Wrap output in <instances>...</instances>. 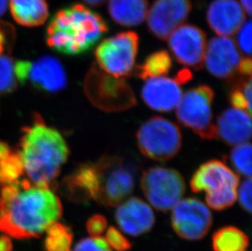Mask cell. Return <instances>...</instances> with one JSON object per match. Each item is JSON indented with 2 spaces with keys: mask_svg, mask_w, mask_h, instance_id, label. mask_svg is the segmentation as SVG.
I'll return each mask as SVG.
<instances>
[{
  "mask_svg": "<svg viewBox=\"0 0 252 251\" xmlns=\"http://www.w3.org/2000/svg\"><path fill=\"white\" fill-rule=\"evenodd\" d=\"M0 188V232L9 237L37 238L62 217V202L50 188L27 178Z\"/></svg>",
  "mask_w": 252,
  "mask_h": 251,
  "instance_id": "1",
  "label": "cell"
},
{
  "mask_svg": "<svg viewBox=\"0 0 252 251\" xmlns=\"http://www.w3.org/2000/svg\"><path fill=\"white\" fill-rule=\"evenodd\" d=\"M136 164L119 156H105L79 166L62 182L65 194L74 201L93 199L105 206H116L133 191Z\"/></svg>",
  "mask_w": 252,
  "mask_h": 251,
  "instance_id": "2",
  "label": "cell"
},
{
  "mask_svg": "<svg viewBox=\"0 0 252 251\" xmlns=\"http://www.w3.org/2000/svg\"><path fill=\"white\" fill-rule=\"evenodd\" d=\"M23 131L18 152L24 174L33 185L50 188L68 158V145L62 134L46 125L38 115Z\"/></svg>",
  "mask_w": 252,
  "mask_h": 251,
  "instance_id": "3",
  "label": "cell"
},
{
  "mask_svg": "<svg viewBox=\"0 0 252 251\" xmlns=\"http://www.w3.org/2000/svg\"><path fill=\"white\" fill-rule=\"evenodd\" d=\"M108 26L100 15L80 3L59 10L46 31V42L56 52L84 54L98 43Z\"/></svg>",
  "mask_w": 252,
  "mask_h": 251,
  "instance_id": "4",
  "label": "cell"
},
{
  "mask_svg": "<svg viewBox=\"0 0 252 251\" xmlns=\"http://www.w3.org/2000/svg\"><path fill=\"white\" fill-rule=\"evenodd\" d=\"M239 177L223 161L211 160L197 169L190 181L193 192H206L207 205L223 211L235 203Z\"/></svg>",
  "mask_w": 252,
  "mask_h": 251,
  "instance_id": "5",
  "label": "cell"
},
{
  "mask_svg": "<svg viewBox=\"0 0 252 251\" xmlns=\"http://www.w3.org/2000/svg\"><path fill=\"white\" fill-rule=\"evenodd\" d=\"M84 92L91 103L105 112H121L136 104V95L123 78L103 71L93 64L84 81Z\"/></svg>",
  "mask_w": 252,
  "mask_h": 251,
  "instance_id": "6",
  "label": "cell"
},
{
  "mask_svg": "<svg viewBox=\"0 0 252 251\" xmlns=\"http://www.w3.org/2000/svg\"><path fill=\"white\" fill-rule=\"evenodd\" d=\"M139 150L148 158L167 161L178 154L182 135L176 124L164 118L154 117L136 133Z\"/></svg>",
  "mask_w": 252,
  "mask_h": 251,
  "instance_id": "7",
  "label": "cell"
},
{
  "mask_svg": "<svg viewBox=\"0 0 252 251\" xmlns=\"http://www.w3.org/2000/svg\"><path fill=\"white\" fill-rule=\"evenodd\" d=\"M214 95V91L209 86H198L182 95L176 107L179 123L204 140H214L217 137L216 126L212 123Z\"/></svg>",
  "mask_w": 252,
  "mask_h": 251,
  "instance_id": "8",
  "label": "cell"
},
{
  "mask_svg": "<svg viewBox=\"0 0 252 251\" xmlns=\"http://www.w3.org/2000/svg\"><path fill=\"white\" fill-rule=\"evenodd\" d=\"M139 36L125 31L106 38L97 46L95 57L97 66L116 78H124L133 72L138 52Z\"/></svg>",
  "mask_w": 252,
  "mask_h": 251,
  "instance_id": "9",
  "label": "cell"
},
{
  "mask_svg": "<svg viewBox=\"0 0 252 251\" xmlns=\"http://www.w3.org/2000/svg\"><path fill=\"white\" fill-rule=\"evenodd\" d=\"M143 192L156 210H171L186 192L185 180L178 171L165 167H152L141 177Z\"/></svg>",
  "mask_w": 252,
  "mask_h": 251,
  "instance_id": "10",
  "label": "cell"
},
{
  "mask_svg": "<svg viewBox=\"0 0 252 251\" xmlns=\"http://www.w3.org/2000/svg\"><path fill=\"white\" fill-rule=\"evenodd\" d=\"M15 74L21 84L30 83L44 93H60L67 85L64 67L53 56H44L33 62L17 61L15 63Z\"/></svg>",
  "mask_w": 252,
  "mask_h": 251,
  "instance_id": "11",
  "label": "cell"
},
{
  "mask_svg": "<svg viewBox=\"0 0 252 251\" xmlns=\"http://www.w3.org/2000/svg\"><path fill=\"white\" fill-rule=\"evenodd\" d=\"M212 224L209 209L195 198L180 200L173 206L171 225L179 237L189 241L202 239Z\"/></svg>",
  "mask_w": 252,
  "mask_h": 251,
  "instance_id": "12",
  "label": "cell"
},
{
  "mask_svg": "<svg viewBox=\"0 0 252 251\" xmlns=\"http://www.w3.org/2000/svg\"><path fill=\"white\" fill-rule=\"evenodd\" d=\"M167 40L179 63L193 69H202L207 44L206 34L201 29L193 25H181L171 32Z\"/></svg>",
  "mask_w": 252,
  "mask_h": 251,
  "instance_id": "13",
  "label": "cell"
},
{
  "mask_svg": "<svg viewBox=\"0 0 252 251\" xmlns=\"http://www.w3.org/2000/svg\"><path fill=\"white\" fill-rule=\"evenodd\" d=\"M191 9L190 0H155L147 13L150 33L167 40L171 32L188 18Z\"/></svg>",
  "mask_w": 252,
  "mask_h": 251,
  "instance_id": "14",
  "label": "cell"
},
{
  "mask_svg": "<svg viewBox=\"0 0 252 251\" xmlns=\"http://www.w3.org/2000/svg\"><path fill=\"white\" fill-rule=\"evenodd\" d=\"M242 61L235 41L229 37H215L209 41L205 53L204 63L212 75L228 79L238 72Z\"/></svg>",
  "mask_w": 252,
  "mask_h": 251,
  "instance_id": "15",
  "label": "cell"
},
{
  "mask_svg": "<svg viewBox=\"0 0 252 251\" xmlns=\"http://www.w3.org/2000/svg\"><path fill=\"white\" fill-rule=\"evenodd\" d=\"M181 85L176 78H150L143 87L141 96L153 110L170 112L176 109L181 102L183 95Z\"/></svg>",
  "mask_w": 252,
  "mask_h": 251,
  "instance_id": "16",
  "label": "cell"
},
{
  "mask_svg": "<svg viewBox=\"0 0 252 251\" xmlns=\"http://www.w3.org/2000/svg\"><path fill=\"white\" fill-rule=\"evenodd\" d=\"M120 204L115 213V220L126 234L138 237L149 232L155 225V214L143 200L131 197Z\"/></svg>",
  "mask_w": 252,
  "mask_h": 251,
  "instance_id": "17",
  "label": "cell"
},
{
  "mask_svg": "<svg viewBox=\"0 0 252 251\" xmlns=\"http://www.w3.org/2000/svg\"><path fill=\"white\" fill-rule=\"evenodd\" d=\"M245 19V12L237 0H213L207 9L208 26L220 36L233 35Z\"/></svg>",
  "mask_w": 252,
  "mask_h": 251,
  "instance_id": "18",
  "label": "cell"
},
{
  "mask_svg": "<svg viewBox=\"0 0 252 251\" xmlns=\"http://www.w3.org/2000/svg\"><path fill=\"white\" fill-rule=\"evenodd\" d=\"M217 136L228 145L248 143L252 135L250 114L241 109H228L217 119Z\"/></svg>",
  "mask_w": 252,
  "mask_h": 251,
  "instance_id": "19",
  "label": "cell"
},
{
  "mask_svg": "<svg viewBox=\"0 0 252 251\" xmlns=\"http://www.w3.org/2000/svg\"><path fill=\"white\" fill-rule=\"evenodd\" d=\"M12 18L26 27H36L45 23L49 17L46 0H10Z\"/></svg>",
  "mask_w": 252,
  "mask_h": 251,
  "instance_id": "20",
  "label": "cell"
},
{
  "mask_svg": "<svg viewBox=\"0 0 252 251\" xmlns=\"http://www.w3.org/2000/svg\"><path fill=\"white\" fill-rule=\"evenodd\" d=\"M148 0H110L109 12L114 22L132 27L141 24L147 17Z\"/></svg>",
  "mask_w": 252,
  "mask_h": 251,
  "instance_id": "21",
  "label": "cell"
},
{
  "mask_svg": "<svg viewBox=\"0 0 252 251\" xmlns=\"http://www.w3.org/2000/svg\"><path fill=\"white\" fill-rule=\"evenodd\" d=\"M249 245L248 236L233 226L222 227L212 237L214 251H245Z\"/></svg>",
  "mask_w": 252,
  "mask_h": 251,
  "instance_id": "22",
  "label": "cell"
},
{
  "mask_svg": "<svg viewBox=\"0 0 252 251\" xmlns=\"http://www.w3.org/2000/svg\"><path fill=\"white\" fill-rule=\"evenodd\" d=\"M172 65L171 58L167 51L155 52L136 68V74L144 80L163 77L168 74Z\"/></svg>",
  "mask_w": 252,
  "mask_h": 251,
  "instance_id": "23",
  "label": "cell"
},
{
  "mask_svg": "<svg viewBox=\"0 0 252 251\" xmlns=\"http://www.w3.org/2000/svg\"><path fill=\"white\" fill-rule=\"evenodd\" d=\"M24 175L19 152L11 148L7 154L0 157V187L19 181Z\"/></svg>",
  "mask_w": 252,
  "mask_h": 251,
  "instance_id": "24",
  "label": "cell"
},
{
  "mask_svg": "<svg viewBox=\"0 0 252 251\" xmlns=\"http://www.w3.org/2000/svg\"><path fill=\"white\" fill-rule=\"evenodd\" d=\"M46 232V251H71L73 233L68 226L56 222L48 227Z\"/></svg>",
  "mask_w": 252,
  "mask_h": 251,
  "instance_id": "25",
  "label": "cell"
},
{
  "mask_svg": "<svg viewBox=\"0 0 252 251\" xmlns=\"http://www.w3.org/2000/svg\"><path fill=\"white\" fill-rule=\"evenodd\" d=\"M252 78L238 81L231 90L229 101L235 109L252 114Z\"/></svg>",
  "mask_w": 252,
  "mask_h": 251,
  "instance_id": "26",
  "label": "cell"
},
{
  "mask_svg": "<svg viewBox=\"0 0 252 251\" xmlns=\"http://www.w3.org/2000/svg\"><path fill=\"white\" fill-rule=\"evenodd\" d=\"M15 62L10 54L0 56V95L11 93L17 88Z\"/></svg>",
  "mask_w": 252,
  "mask_h": 251,
  "instance_id": "27",
  "label": "cell"
},
{
  "mask_svg": "<svg viewBox=\"0 0 252 251\" xmlns=\"http://www.w3.org/2000/svg\"><path fill=\"white\" fill-rule=\"evenodd\" d=\"M230 161L236 171L246 177H252V145L243 143L231 151Z\"/></svg>",
  "mask_w": 252,
  "mask_h": 251,
  "instance_id": "28",
  "label": "cell"
},
{
  "mask_svg": "<svg viewBox=\"0 0 252 251\" xmlns=\"http://www.w3.org/2000/svg\"><path fill=\"white\" fill-rule=\"evenodd\" d=\"M17 38L14 26L9 22L0 21V56L11 54Z\"/></svg>",
  "mask_w": 252,
  "mask_h": 251,
  "instance_id": "29",
  "label": "cell"
},
{
  "mask_svg": "<svg viewBox=\"0 0 252 251\" xmlns=\"http://www.w3.org/2000/svg\"><path fill=\"white\" fill-rule=\"evenodd\" d=\"M252 22L248 20V22L243 23L238 30L237 34V46L243 54L251 57L252 55Z\"/></svg>",
  "mask_w": 252,
  "mask_h": 251,
  "instance_id": "30",
  "label": "cell"
},
{
  "mask_svg": "<svg viewBox=\"0 0 252 251\" xmlns=\"http://www.w3.org/2000/svg\"><path fill=\"white\" fill-rule=\"evenodd\" d=\"M105 241L116 251H127L131 248V243L127 238L122 234L115 227L108 228Z\"/></svg>",
  "mask_w": 252,
  "mask_h": 251,
  "instance_id": "31",
  "label": "cell"
},
{
  "mask_svg": "<svg viewBox=\"0 0 252 251\" xmlns=\"http://www.w3.org/2000/svg\"><path fill=\"white\" fill-rule=\"evenodd\" d=\"M74 251H112L105 239L100 237H88L81 240Z\"/></svg>",
  "mask_w": 252,
  "mask_h": 251,
  "instance_id": "32",
  "label": "cell"
},
{
  "mask_svg": "<svg viewBox=\"0 0 252 251\" xmlns=\"http://www.w3.org/2000/svg\"><path fill=\"white\" fill-rule=\"evenodd\" d=\"M252 177L243 180L238 189V199L241 206L248 213L252 212Z\"/></svg>",
  "mask_w": 252,
  "mask_h": 251,
  "instance_id": "33",
  "label": "cell"
},
{
  "mask_svg": "<svg viewBox=\"0 0 252 251\" xmlns=\"http://www.w3.org/2000/svg\"><path fill=\"white\" fill-rule=\"evenodd\" d=\"M107 227V220L105 216L95 215L92 216L86 224V228L92 237H100Z\"/></svg>",
  "mask_w": 252,
  "mask_h": 251,
  "instance_id": "34",
  "label": "cell"
},
{
  "mask_svg": "<svg viewBox=\"0 0 252 251\" xmlns=\"http://www.w3.org/2000/svg\"><path fill=\"white\" fill-rule=\"evenodd\" d=\"M252 60L251 57H246L244 59H242L241 61L239 66H238V72L243 75L248 76L251 77L252 74Z\"/></svg>",
  "mask_w": 252,
  "mask_h": 251,
  "instance_id": "35",
  "label": "cell"
},
{
  "mask_svg": "<svg viewBox=\"0 0 252 251\" xmlns=\"http://www.w3.org/2000/svg\"><path fill=\"white\" fill-rule=\"evenodd\" d=\"M12 243L9 237L6 235L0 236V251H12Z\"/></svg>",
  "mask_w": 252,
  "mask_h": 251,
  "instance_id": "36",
  "label": "cell"
},
{
  "mask_svg": "<svg viewBox=\"0 0 252 251\" xmlns=\"http://www.w3.org/2000/svg\"><path fill=\"white\" fill-rule=\"evenodd\" d=\"M176 78L181 84H183V83L188 82L189 80H190L192 78V74H191V72L189 69H184L179 72Z\"/></svg>",
  "mask_w": 252,
  "mask_h": 251,
  "instance_id": "37",
  "label": "cell"
},
{
  "mask_svg": "<svg viewBox=\"0 0 252 251\" xmlns=\"http://www.w3.org/2000/svg\"><path fill=\"white\" fill-rule=\"evenodd\" d=\"M241 6L248 16L252 15V0H240Z\"/></svg>",
  "mask_w": 252,
  "mask_h": 251,
  "instance_id": "38",
  "label": "cell"
},
{
  "mask_svg": "<svg viewBox=\"0 0 252 251\" xmlns=\"http://www.w3.org/2000/svg\"><path fill=\"white\" fill-rule=\"evenodd\" d=\"M83 1L93 7H98L106 2V0H83Z\"/></svg>",
  "mask_w": 252,
  "mask_h": 251,
  "instance_id": "39",
  "label": "cell"
},
{
  "mask_svg": "<svg viewBox=\"0 0 252 251\" xmlns=\"http://www.w3.org/2000/svg\"><path fill=\"white\" fill-rule=\"evenodd\" d=\"M8 0H0V17H2L7 11Z\"/></svg>",
  "mask_w": 252,
  "mask_h": 251,
  "instance_id": "40",
  "label": "cell"
}]
</instances>
